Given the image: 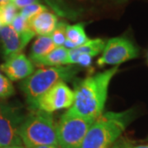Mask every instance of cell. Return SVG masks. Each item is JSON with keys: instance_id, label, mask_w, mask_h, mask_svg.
<instances>
[{"instance_id": "1", "label": "cell", "mask_w": 148, "mask_h": 148, "mask_svg": "<svg viewBox=\"0 0 148 148\" xmlns=\"http://www.w3.org/2000/svg\"><path fill=\"white\" fill-rule=\"evenodd\" d=\"M118 69L117 65L82 81L74 92V102L68 110L69 113L92 120L101 116L106 105L109 85Z\"/></svg>"}, {"instance_id": "2", "label": "cell", "mask_w": 148, "mask_h": 148, "mask_svg": "<svg viewBox=\"0 0 148 148\" xmlns=\"http://www.w3.org/2000/svg\"><path fill=\"white\" fill-rule=\"evenodd\" d=\"M134 119V111L106 112L95 119L87 131L80 148H108Z\"/></svg>"}, {"instance_id": "3", "label": "cell", "mask_w": 148, "mask_h": 148, "mask_svg": "<svg viewBox=\"0 0 148 148\" xmlns=\"http://www.w3.org/2000/svg\"><path fill=\"white\" fill-rule=\"evenodd\" d=\"M79 72L73 65L41 69L34 72L21 83L27 104L33 110L38 99L52 86L61 82L70 81Z\"/></svg>"}, {"instance_id": "4", "label": "cell", "mask_w": 148, "mask_h": 148, "mask_svg": "<svg viewBox=\"0 0 148 148\" xmlns=\"http://www.w3.org/2000/svg\"><path fill=\"white\" fill-rule=\"evenodd\" d=\"M18 133L25 147L39 145L58 146L52 113L32 110L22 122Z\"/></svg>"}, {"instance_id": "5", "label": "cell", "mask_w": 148, "mask_h": 148, "mask_svg": "<svg viewBox=\"0 0 148 148\" xmlns=\"http://www.w3.org/2000/svg\"><path fill=\"white\" fill-rule=\"evenodd\" d=\"M94 121L66 111L56 124L58 147L80 148L86 132Z\"/></svg>"}, {"instance_id": "6", "label": "cell", "mask_w": 148, "mask_h": 148, "mask_svg": "<svg viewBox=\"0 0 148 148\" xmlns=\"http://www.w3.org/2000/svg\"><path fill=\"white\" fill-rule=\"evenodd\" d=\"M26 116L21 106L0 99V147L23 145L18 131Z\"/></svg>"}, {"instance_id": "7", "label": "cell", "mask_w": 148, "mask_h": 148, "mask_svg": "<svg viewBox=\"0 0 148 148\" xmlns=\"http://www.w3.org/2000/svg\"><path fill=\"white\" fill-rule=\"evenodd\" d=\"M138 56V48L130 40L125 37H115L106 43L103 54L97 60V64L100 67L106 64L119 66Z\"/></svg>"}, {"instance_id": "8", "label": "cell", "mask_w": 148, "mask_h": 148, "mask_svg": "<svg viewBox=\"0 0 148 148\" xmlns=\"http://www.w3.org/2000/svg\"><path fill=\"white\" fill-rule=\"evenodd\" d=\"M74 102V92L64 82H58L42 95L36 101L34 110H40L48 113L70 108Z\"/></svg>"}, {"instance_id": "9", "label": "cell", "mask_w": 148, "mask_h": 148, "mask_svg": "<svg viewBox=\"0 0 148 148\" xmlns=\"http://www.w3.org/2000/svg\"><path fill=\"white\" fill-rule=\"evenodd\" d=\"M1 70L12 81L26 79L34 73V64L22 53H16L5 58L0 66Z\"/></svg>"}, {"instance_id": "10", "label": "cell", "mask_w": 148, "mask_h": 148, "mask_svg": "<svg viewBox=\"0 0 148 148\" xmlns=\"http://www.w3.org/2000/svg\"><path fill=\"white\" fill-rule=\"evenodd\" d=\"M0 39L4 57L7 58L21 53L32 38L19 35L11 25H7L0 28Z\"/></svg>"}, {"instance_id": "11", "label": "cell", "mask_w": 148, "mask_h": 148, "mask_svg": "<svg viewBox=\"0 0 148 148\" xmlns=\"http://www.w3.org/2000/svg\"><path fill=\"white\" fill-rule=\"evenodd\" d=\"M57 16L45 10L30 18L28 23L35 35L49 36L57 27Z\"/></svg>"}, {"instance_id": "12", "label": "cell", "mask_w": 148, "mask_h": 148, "mask_svg": "<svg viewBox=\"0 0 148 148\" xmlns=\"http://www.w3.org/2000/svg\"><path fill=\"white\" fill-rule=\"evenodd\" d=\"M106 42L101 39L89 40L87 42L69 50V64H77L78 56L82 53H87L94 57L104 49Z\"/></svg>"}, {"instance_id": "13", "label": "cell", "mask_w": 148, "mask_h": 148, "mask_svg": "<svg viewBox=\"0 0 148 148\" xmlns=\"http://www.w3.org/2000/svg\"><path fill=\"white\" fill-rule=\"evenodd\" d=\"M32 63L36 66L56 67H59L63 64H69V49L64 46L54 48L47 55L38 58Z\"/></svg>"}, {"instance_id": "14", "label": "cell", "mask_w": 148, "mask_h": 148, "mask_svg": "<svg viewBox=\"0 0 148 148\" xmlns=\"http://www.w3.org/2000/svg\"><path fill=\"white\" fill-rule=\"evenodd\" d=\"M54 48H56V45L53 43L51 35L40 36L32 45L30 53L31 61L34 62L38 58L47 55Z\"/></svg>"}, {"instance_id": "15", "label": "cell", "mask_w": 148, "mask_h": 148, "mask_svg": "<svg viewBox=\"0 0 148 148\" xmlns=\"http://www.w3.org/2000/svg\"><path fill=\"white\" fill-rule=\"evenodd\" d=\"M66 39L71 40L76 47L82 45L89 40L85 33L84 26L82 23L73 26L68 25L66 27Z\"/></svg>"}, {"instance_id": "16", "label": "cell", "mask_w": 148, "mask_h": 148, "mask_svg": "<svg viewBox=\"0 0 148 148\" xmlns=\"http://www.w3.org/2000/svg\"><path fill=\"white\" fill-rule=\"evenodd\" d=\"M0 12L3 26L11 25V23L18 14L17 8L10 0L0 2Z\"/></svg>"}, {"instance_id": "17", "label": "cell", "mask_w": 148, "mask_h": 148, "mask_svg": "<svg viewBox=\"0 0 148 148\" xmlns=\"http://www.w3.org/2000/svg\"><path fill=\"white\" fill-rule=\"evenodd\" d=\"M11 26L21 36L32 37V38L36 36L35 33L32 32L30 27H29L28 20L24 18L20 13H18L16 15V17L14 18V20L11 23Z\"/></svg>"}, {"instance_id": "18", "label": "cell", "mask_w": 148, "mask_h": 148, "mask_svg": "<svg viewBox=\"0 0 148 148\" xmlns=\"http://www.w3.org/2000/svg\"><path fill=\"white\" fill-rule=\"evenodd\" d=\"M67 24L64 22H59L57 24V27L54 29L51 37L56 47L62 46L66 40V27Z\"/></svg>"}, {"instance_id": "19", "label": "cell", "mask_w": 148, "mask_h": 148, "mask_svg": "<svg viewBox=\"0 0 148 148\" xmlns=\"http://www.w3.org/2000/svg\"><path fill=\"white\" fill-rule=\"evenodd\" d=\"M45 10H46V8L45 6L41 5L40 3H33V4L28 5L25 8H22L19 13L24 18H26L27 20H29L30 18H32L34 16H36L37 14Z\"/></svg>"}, {"instance_id": "20", "label": "cell", "mask_w": 148, "mask_h": 148, "mask_svg": "<svg viewBox=\"0 0 148 148\" xmlns=\"http://www.w3.org/2000/svg\"><path fill=\"white\" fill-rule=\"evenodd\" d=\"M15 93L14 87L10 82L3 75L0 74V99L7 98Z\"/></svg>"}, {"instance_id": "21", "label": "cell", "mask_w": 148, "mask_h": 148, "mask_svg": "<svg viewBox=\"0 0 148 148\" xmlns=\"http://www.w3.org/2000/svg\"><path fill=\"white\" fill-rule=\"evenodd\" d=\"M91 61H92V56L87 53H82L78 56L77 64H79L85 68H89L91 65Z\"/></svg>"}, {"instance_id": "22", "label": "cell", "mask_w": 148, "mask_h": 148, "mask_svg": "<svg viewBox=\"0 0 148 148\" xmlns=\"http://www.w3.org/2000/svg\"><path fill=\"white\" fill-rule=\"evenodd\" d=\"M132 143L125 138H120L117 140L112 148H132Z\"/></svg>"}, {"instance_id": "23", "label": "cell", "mask_w": 148, "mask_h": 148, "mask_svg": "<svg viewBox=\"0 0 148 148\" xmlns=\"http://www.w3.org/2000/svg\"><path fill=\"white\" fill-rule=\"evenodd\" d=\"M17 8H22L33 3H38L39 0H12Z\"/></svg>"}, {"instance_id": "24", "label": "cell", "mask_w": 148, "mask_h": 148, "mask_svg": "<svg viewBox=\"0 0 148 148\" xmlns=\"http://www.w3.org/2000/svg\"><path fill=\"white\" fill-rule=\"evenodd\" d=\"M25 148H60L58 146H51V145H39V146H32Z\"/></svg>"}, {"instance_id": "25", "label": "cell", "mask_w": 148, "mask_h": 148, "mask_svg": "<svg viewBox=\"0 0 148 148\" xmlns=\"http://www.w3.org/2000/svg\"><path fill=\"white\" fill-rule=\"evenodd\" d=\"M1 148H25L23 147V145H12V146H7Z\"/></svg>"}, {"instance_id": "26", "label": "cell", "mask_w": 148, "mask_h": 148, "mask_svg": "<svg viewBox=\"0 0 148 148\" xmlns=\"http://www.w3.org/2000/svg\"><path fill=\"white\" fill-rule=\"evenodd\" d=\"M132 148H148V145H141L137 147H132Z\"/></svg>"}, {"instance_id": "27", "label": "cell", "mask_w": 148, "mask_h": 148, "mask_svg": "<svg viewBox=\"0 0 148 148\" xmlns=\"http://www.w3.org/2000/svg\"><path fill=\"white\" fill-rule=\"evenodd\" d=\"M3 26V20H2V16H1V12H0V28Z\"/></svg>"}, {"instance_id": "28", "label": "cell", "mask_w": 148, "mask_h": 148, "mask_svg": "<svg viewBox=\"0 0 148 148\" xmlns=\"http://www.w3.org/2000/svg\"><path fill=\"white\" fill-rule=\"evenodd\" d=\"M3 1H8V0H0V2H3ZM10 1H12V0H10Z\"/></svg>"}, {"instance_id": "29", "label": "cell", "mask_w": 148, "mask_h": 148, "mask_svg": "<svg viewBox=\"0 0 148 148\" xmlns=\"http://www.w3.org/2000/svg\"><path fill=\"white\" fill-rule=\"evenodd\" d=\"M0 74H1V73H0Z\"/></svg>"}]
</instances>
